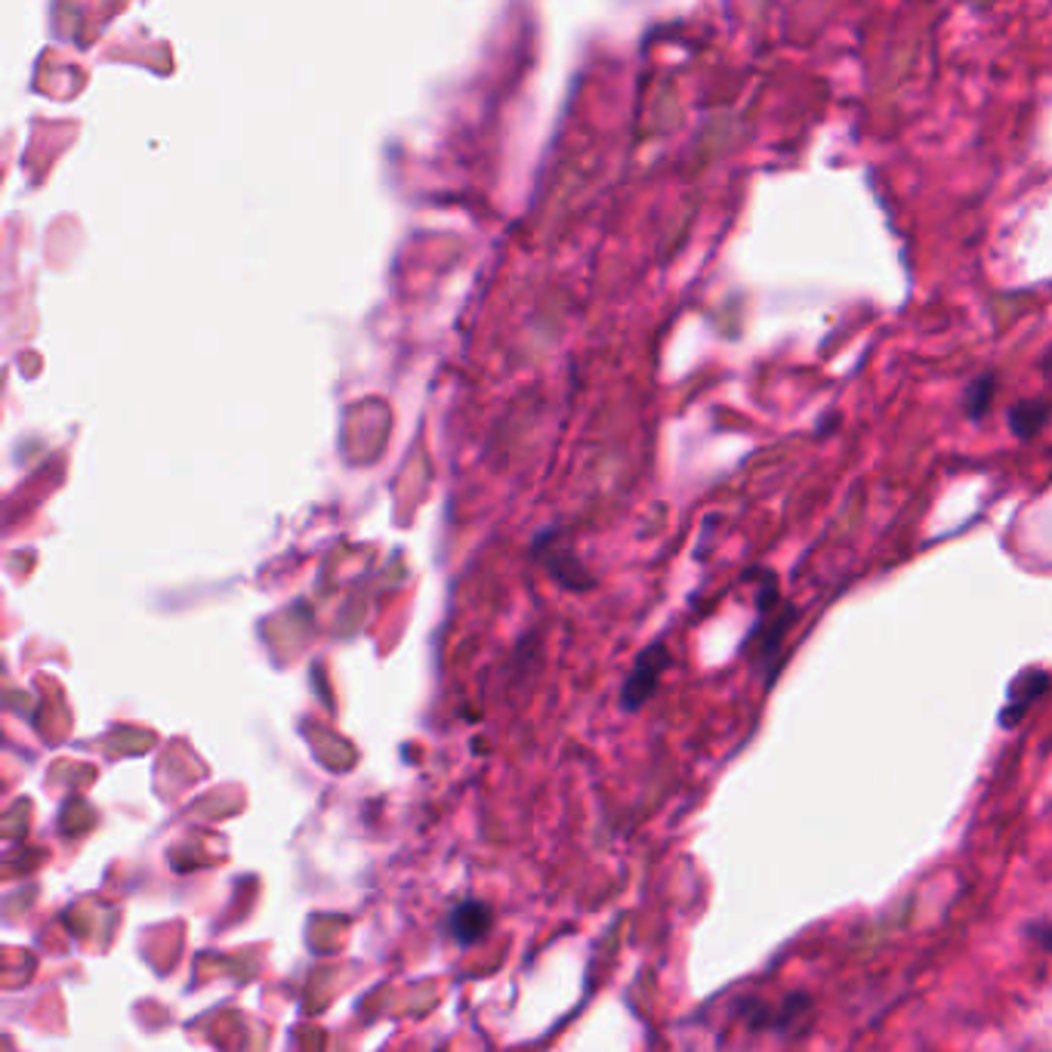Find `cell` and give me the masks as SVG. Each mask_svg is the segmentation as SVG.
<instances>
[{
	"mask_svg": "<svg viewBox=\"0 0 1052 1052\" xmlns=\"http://www.w3.org/2000/svg\"><path fill=\"white\" fill-rule=\"evenodd\" d=\"M1031 936H1034L1037 941H1040V944H1043V948H1047V951L1052 954V923H1043V926H1031Z\"/></svg>",
	"mask_w": 1052,
	"mask_h": 1052,
	"instance_id": "obj_6",
	"label": "cell"
},
{
	"mask_svg": "<svg viewBox=\"0 0 1052 1052\" xmlns=\"http://www.w3.org/2000/svg\"><path fill=\"white\" fill-rule=\"evenodd\" d=\"M1006 420H1009V429H1013L1019 439H1034L1037 432L1047 427V420H1050V405H1047L1043 398H1025V401L1009 408Z\"/></svg>",
	"mask_w": 1052,
	"mask_h": 1052,
	"instance_id": "obj_4",
	"label": "cell"
},
{
	"mask_svg": "<svg viewBox=\"0 0 1052 1052\" xmlns=\"http://www.w3.org/2000/svg\"><path fill=\"white\" fill-rule=\"evenodd\" d=\"M488 926H491V910L478 905V902H466V905H461L451 914L448 932L457 938L461 944H473V941H478L488 932Z\"/></svg>",
	"mask_w": 1052,
	"mask_h": 1052,
	"instance_id": "obj_3",
	"label": "cell"
},
{
	"mask_svg": "<svg viewBox=\"0 0 1052 1052\" xmlns=\"http://www.w3.org/2000/svg\"><path fill=\"white\" fill-rule=\"evenodd\" d=\"M994 389H997V377H994L991 371L982 374L979 380H972L970 389L963 395V408H966L972 420H982V417H985L991 401H994Z\"/></svg>",
	"mask_w": 1052,
	"mask_h": 1052,
	"instance_id": "obj_5",
	"label": "cell"
},
{
	"mask_svg": "<svg viewBox=\"0 0 1052 1052\" xmlns=\"http://www.w3.org/2000/svg\"><path fill=\"white\" fill-rule=\"evenodd\" d=\"M1050 689V674L1043 670H1025L1013 679L1009 686V704L1000 713V725L1004 728H1016L1021 723V716L1028 713V708L1034 704L1037 698H1043V691Z\"/></svg>",
	"mask_w": 1052,
	"mask_h": 1052,
	"instance_id": "obj_1",
	"label": "cell"
},
{
	"mask_svg": "<svg viewBox=\"0 0 1052 1052\" xmlns=\"http://www.w3.org/2000/svg\"><path fill=\"white\" fill-rule=\"evenodd\" d=\"M667 667V648L664 645H652L640 660H636V670L630 676L624 689V704L630 710H636L642 701H648V694L658 686L660 670Z\"/></svg>",
	"mask_w": 1052,
	"mask_h": 1052,
	"instance_id": "obj_2",
	"label": "cell"
}]
</instances>
